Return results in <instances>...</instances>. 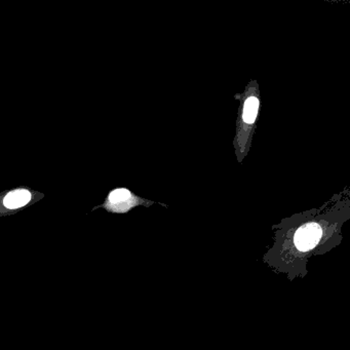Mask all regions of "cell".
<instances>
[{
  "instance_id": "cell-1",
  "label": "cell",
  "mask_w": 350,
  "mask_h": 350,
  "mask_svg": "<svg viewBox=\"0 0 350 350\" xmlns=\"http://www.w3.org/2000/svg\"><path fill=\"white\" fill-rule=\"evenodd\" d=\"M322 236V229L317 224L305 225L297 231L295 235V245L300 251H308L316 246Z\"/></svg>"
},
{
  "instance_id": "cell-2",
  "label": "cell",
  "mask_w": 350,
  "mask_h": 350,
  "mask_svg": "<svg viewBox=\"0 0 350 350\" xmlns=\"http://www.w3.org/2000/svg\"><path fill=\"white\" fill-rule=\"evenodd\" d=\"M31 194L26 189H18L9 192L5 198L3 204L8 209H18L25 206L29 203Z\"/></svg>"
},
{
  "instance_id": "cell-3",
  "label": "cell",
  "mask_w": 350,
  "mask_h": 350,
  "mask_svg": "<svg viewBox=\"0 0 350 350\" xmlns=\"http://www.w3.org/2000/svg\"><path fill=\"white\" fill-rule=\"evenodd\" d=\"M259 109V100L255 95H251L245 103V107H243L242 118L247 124L254 123L255 119L257 117V113Z\"/></svg>"
},
{
  "instance_id": "cell-4",
  "label": "cell",
  "mask_w": 350,
  "mask_h": 350,
  "mask_svg": "<svg viewBox=\"0 0 350 350\" xmlns=\"http://www.w3.org/2000/svg\"><path fill=\"white\" fill-rule=\"evenodd\" d=\"M130 197H131L130 191L124 189V188H120V189H116V190L112 191L109 195V200L112 204H119L126 199H129Z\"/></svg>"
}]
</instances>
